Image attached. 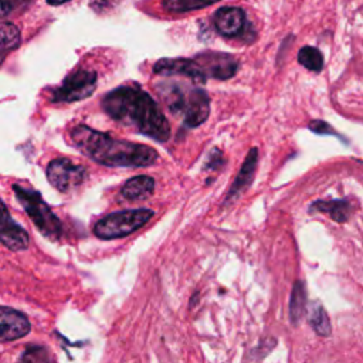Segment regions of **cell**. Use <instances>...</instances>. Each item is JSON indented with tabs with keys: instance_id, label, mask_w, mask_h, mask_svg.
<instances>
[{
	"instance_id": "1",
	"label": "cell",
	"mask_w": 363,
	"mask_h": 363,
	"mask_svg": "<svg viewBox=\"0 0 363 363\" xmlns=\"http://www.w3.org/2000/svg\"><path fill=\"white\" fill-rule=\"evenodd\" d=\"M108 116L126 126H133L144 135L166 142L170 138V125L155 100L139 87L122 85L108 92L103 100Z\"/></svg>"
},
{
	"instance_id": "2",
	"label": "cell",
	"mask_w": 363,
	"mask_h": 363,
	"mask_svg": "<svg viewBox=\"0 0 363 363\" xmlns=\"http://www.w3.org/2000/svg\"><path fill=\"white\" fill-rule=\"evenodd\" d=\"M70 138L87 158L105 166L146 167L158 161V152L154 148L112 138L85 125L72 128Z\"/></svg>"
},
{
	"instance_id": "3",
	"label": "cell",
	"mask_w": 363,
	"mask_h": 363,
	"mask_svg": "<svg viewBox=\"0 0 363 363\" xmlns=\"http://www.w3.org/2000/svg\"><path fill=\"white\" fill-rule=\"evenodd\" d=\"M162 97L172 112L176 116L182 113L183 122L189 128H198L209 118L210 100L200 88H193L185 94L179 85L170 84L162 91Z\"/></svg>"
},
{
	"instance_id": "4",
	"label": "cell",
	"mask_w": 363,
	"mask_h": 363,
	"mask_svg": "<svg viewBox=\"0 0 363 363\" xmlns=\"http://www.w3.org/2000/svg\"><path fill=\"white\" fill-rule=\"evenodd\" d=\"M13 192L18 199V202H21V204L25 207L26 213L29 215L31 221L36 224L37 228H39L43 236L49 237L53 241L59 240L62 237L63 233L62 221L53 213V210L43 200L39 192L21 185H13Z\"/></svg>"
},
{
	"instance_id": "5",
	"label": "cell",
	"mask_w": 363,
	"mask_h": 363,
	"mask_svg": "<svg viewBox=\"0 0 363 363\" xmlns=\"http://www.w3.org/2000/svg\"><path fill=\"white\" fill-rule=\"evenodd\" d=\"M155 216L150 209H132L111 213L94 226V234L101 240H117L135 233Z\"/></svg>"
},
{
	"instance_id": "6",
	"label": "cell",
	"mask_w": 363,
	"mask_h": 363,
	"mask_svg": "<svg viewBox=\"0 0 363 363\" xmlns=\"http://www.w3.org/2000/svg\"><path fill=\"white\" fill-rule=\"evenodd\" d=\"M97 72L92 70H77L71 72L63 84L53 92V103H75L88 98L97 87Z\"/></svg>"
},
{
	"instance_id": "7",
	"label": "cell",
	"mask_w": 363,
	"mask_h": 363,
	"mask_svg": "<svg viewBox=\"0 0 363 363\" xmlns=\"http://www.w3.org/2000/svg\"><path fill=\"white\" fill-rule=\"evenodd\" d=\"M46 175L53 187H55L59 192L66 193L83 185L87 178V169L72 163L70 159L60 158L49 163Z\"/></svg>"
},
{
	"instance_id": "8",
	"label": "cell",
	"mask_w": 363,
	"mask_h": 363,
	"mask_svg": "<svg viewBox=\"0 0 363 363\" xmlns=\"http://www.w3.org/2000/svg\"><path fill=\"white\" fill-rule=\"evenodd\" d=\"M196 62L200 64L207 77L217 80L232 79L239 70V62L233 55L224 53H203L196 57Z\"/></svg>"
},
{
	"instance_id": "9",
	"label": "cell",
	"mask_w": 363,
	"mask_h": 363,
	"mask_svg": "<svg viewBox=\"0 0 363 363\" xmlns=\"http://www.w3.org/2000/svg\"><path fill=\"white\" fill-rule=\"evenodd\" d=\"M161 75H183L196 83H206L207 75L196 59H162L154 66Z\"/></svg>"
},
{
	"instance_id": "10",
	"label": "cell",
	"mask_w": 363,
	"mask_h": 363,
	"mask_svg": "<svg viewBox=\"0 0 363 363\" xmlns=\"http://www.w3.org/2000/svg\"><path fill=\"white\" fill-rule=\"evenodd\" d=\"M31 330L27 317L13 308L2 307L0 310V335L2 342H10L26 336Z\"/></svg>"
},
{
	"instance_id": "11",
	"label": "cell",
	"mask_w": 363,
	"mask_h": 363,
	"mask_svg": "<svg viewBox=\"0 0 363 363\" xmlns=\"http://www.w3.org/2000/svg\"><path fill=\"white\" fill-rule=\"evenodd\" d=\"M2 217H0V241L12 252H22L29 247L30 239L23 227L18 226L9 215L8 207L2 203Z\"/></svg>"
},
{
	"instance_id": "12",
	"label": "cell",
	"mask_w": 363,
	"mask_h": 363,
	"mask_svg": "<svg viewBox=\"0 0 363 363\" xmlns=\"http://www.w3.org/2000/svg\"><path fill=\"white\" fill-rule=\"evenodd\" d=\"M245 12L240 8H221L215 14V26L226 37H237L245 27Z\"/></svg>"
},
{
	"instance_id": "13",
	"label": "cell",
	"mask_w": 363,
	"mask_h": 363,
	"mask_svg": "<svg viewBox=\"0 0 363 363\" xmlns=\"http://www.w3.org/2000/svg\"><path fill=\"white\" fill-rule=\"evenodd\" d=\"M257 162H258V149L253 148L250 152H248V155H247V158H245V161H244V163L239 172V175H237V178H236V180L230 189V192H228V195L226 198L228 202L237 198L243 192V190L253 182L256 169H257Z\"/></svg>"
},
{
	"instance_id": "14",
	"label": "cell",
	"mask_w": 363,
	"mask_h": 363,
	"mask_svg": "<svg viewBox=\"0 0 363 363\" xmlns=\"http://www.w3.org/2000/svg\"><path fill=\"white\" fill-rule=\"evenodd\" d=\"M310 212L325 213L328 215L336 223H347L352 215V206L345 199H334V200H317L311 204Z\"/></svg>"
},
{
	"instance_id": "15",
	"label": "cell",
	"mask_w": 363,
	"mask_h": 363,
	"mask_svg": "<svg viewBox=\"0 0 363 363\" xmlns=\"http://www.w3.org/2000/svg\"><path fill=\"white\" fill-rule=\"evenodd\" d=\"M155 190V179L146 176V175H139L126 180L124 185L121 193L125 199L128 200H144L148 199Z\"/></svg>"
},
{
	"instance_id": "16",
	"label": "cell",
	"mask_w": 363,
	"mask_h": 363,
	"mask_svg": "<svg viewBox=\"0 0 363 363\" xmlns=\"http://www.w3.org/2000/svg\"><path fill=\"white\" fill-rule=\"evenodd\" d=\"M307 310V290L302 281H295L290 301V318L293 325H298Z\"/></svg>"
},
{
	"instance_id": "17",
	"label": "cell",
	"mask_w": 363,
	"mask_h": 363,
	"mask_svg": "<svg viewBox=\"0 0 363 363\" xmlns=\"http://www.w3.org/2000/svg\"><path fill=\"white\" fill-rule=\"evenodd\" d=\"M308 322L311 325V328L319 335V336H330L332 332L330 317L325 311V308L319 302H312L310 305V312H308Z\"/></svg>"
},
{
	"instance_id": "18",
	"label": "cell",
	"mask_w": 363,
	"mask_h": 363,
	"mask_svg": "<svg viewBox=\"0 0 363 363\" xmlns=\"http://www.w3.org/2000/svg\"><path fill=\"white\" fill-rule=\"evenodd\" d=\"M220 0H163L162 8L169 13H187L212 6Z\"/></svg>"
},
{
	"instance_id": "19",
	"label": "cell",
	"mask_w": 363,
	"mask_h": 363,
	"mask_svg": "<svg viewBox=\"0 0 363 363\" xmlns=\"http://www.w3.org/2000/svg\"><path fill=\"white\" fill-rule=\"evenodd\" d=\"M298 62L310 71H321L323 67V57L321 51L315 47H302L298 53Z\"/></svg>"
},
{
	"instance_id": "20",
	"label": "cell",
	"mask_w": 363,
	"mask_h": 363,
	"mask_svg": "<svg viewBox=\"0 0 363 363\" xmlns=\"http://www.w3.org/2000/svg\"><path fill=\"white\" fill-rule=\"evenodd\" d=\"M0 39H2V50L8 51L21 44L22 36L13 23L3 22L2 26H0Z\"/></svg>"
},
{
	"instance_id": "21",
	"label": "cell",
	"mask_w": 363,
	"mask_h": 363,
	"mask_svg": "<svg viewBox=\"0 0 363 363\" xmlns=\"http://www.w3.org/2000/svg\"><path fill=\"white\" fill-rule=\"evenodd\" d=\"M18 363H49V352L42 347L30 345L18 359Z\"/></svg>"
},
{
	"instance_id": "22",
	"label": "cell",
	"mask_w": 363,
	"mask_h": 363,
	"mask_svg": "<svg viewBox=\"0 0 363 363\" xmlns=\"http://www.w3.org/2000/svg\"><path fill=\"white\" fill-rule=\"evenodd\" d=\"M310 129L315 133H319V135H335L334 129L323 121H312L310 124Z\"/></svg>"
},
{
	"instance_id": "23",
	"label": "cell",
	"mask_w": 363,
	"mask_h": 363,
	"mask_svg": "<svg viewBox=\"0 0 363 363\" xmlns=\"http://www.w3.org/2000/svg\"><path fill=\"white\" fill-rule=\"evenodd\" d=\"M116 0H90V6L95 10V12H103L108 8H111L113 5Z\"/></svg>"
},
{
	"instance_id": "24",
	"label": "cell",
	"mask_w": 363,
	"mask_h": 363,
	"mask_svg": "<svg viewBox=\"0 0 363 363\" xmlns=\"http://www.w3.org/2000/svg\"><path fill=\"white\" fill-rule=\"evenodd\" d=\"M210 158H212L213 161H209L207 162V169H215V167H217V165H220V163H223V159H220L221 158V154H220V150H213L212 152V157H210Z\"/></svg>"
},
{
	"instance_id": "25",
	"label": "cell",
	"mask_w": 363,
	"mask_h": 363,
	"mask_svg": "<svg viewBox=\"0 0 363 363\" xmlns=\"http://www.w3.org/2000/svg\"><path fill=\"white\" fill-rule=\"evenodd\" d=\"M67 2H70V0H47V3L51 6H60V5H64Z\"/></svg>"
}]
</instances>
